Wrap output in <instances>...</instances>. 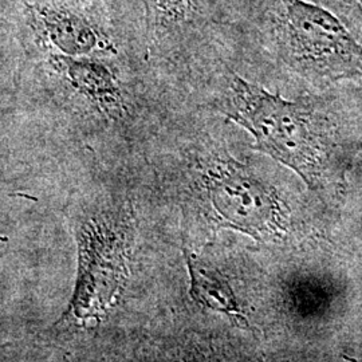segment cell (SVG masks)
<instances>
[{
	"mask_svg": "<svg viewBox=\"0 0 362 362\" xmlns=\"http://www.w3.org/2000/svg\"><path fill=\"white\" fill-rule=\"evenodd\" d=\"M224 115L254 137V149L293 169L311 189L341 179V161L330 128L308 103L233 76Z\"/></svg>",
	"mask_w": 362,
	"mask_h": 362,
	"instance_id": "obj_1",
	"label": "cell"
},
{
	"mask_svg": "<svg viewBox=\"0 0 362 362\" xmlns=\"http://www.w3.org/2000/svg\"><path fill=\"white\" fill-rule=\"evenodd\" d=\"M132 227L124 211H101L77 231L76 290L59 324L93 326L115 306L128 278Z\"/></svg>",
	"mask_w": 362,
	"mask_h": 362,
	"instance_id": "obj_2",
	"label": "cell"
},
{
	"mask_svg": "<svg viewBox=\"0 0 362 362\" xmlns=\"http://www.w3.org/2000/svg\"><path fill=\"white\" fill-rule=\"evenodd\" d=\"M200 187L219 227L257 240L285 231L281 200L270 184L233 156L215 152L200 164Z\"/></svg>",
	"mask_w": 362,
	"mask_h": 362,
	"instance_id": "obj_3",
	"label": "cell"
},
{
	"mask_svg": "<svg viewBox=\"0 0 362 362\" xmlns=\"http://www.w3.org/2000/svg\"><path fill=\"white\" fill-rule=\"evenodd\" d=\"M287 59L318 79L362 76V47L334 15L305 0H279Z\"/></svg>",
	"mask_w": 362,
	"mask_h": 362,
	"instance_id": "obj_4",
	"label": "cell"
},
{
	"mask_svg": "<svg viewBox=\"0 0 362 362\" xmlns=\"http://www.w3.org/2000/svg\"><path fill=\"white\" fill-rule=\"evenodd\" d=\"M28 26L40 40L65 57H100L115 52L104 28L65 0L26 3Z\"/></svg>",
	"mask_w": 362,
	"mask_h": 362,
	"instance_id": "obj_5",
	"label": "cell"
},
{
	"mask_svg": "<svg viewBox=\"0 0 362 362\" xmlns=\"http://www.w3.org/2000/svg\"><path fill=\"white\" fill-rule=\"evenodd\" d=\"M54 67L70 88L100 115L119 118L127 112L121 82L110 66L98 57H65L52 54Z\"/></svg>",
	"mask_w": 362,
	"mask_h": 362,
	"instance_id": "obj_6",
	"label": "cell"
},
{
	"mask_svg": "<svg viewBox=\"0 0 362 362\" xmlns=\"http://www.w3.org/2000/svg\"><path fill=\"white\" fill-rule=\"evenodd\" d=\"M184 258L191 281L189 294L194 303L206 310L224 314L230 318H235V321L246 324L231 286L220 275V272L187 248L184 250Z\"/></svg>",
	"mask_w": 362,
	"mask_h": 362,
	"instance_id": "obj_7",
	"label": "cell"
},
{
	"mask_svg": "<svg viewBox=\"0 0 362 362\" xmlns=\"http://www.w3.org/2000/svg\"><path fill=\"white\" fill-rule=\"evenodd\" d=\"M207 0H143L148 28L164 34L188 22Z\"/></svg>",
	"mask_w": 362,
	"mask_h": 362,
	"instance_id": "obj_8",
	"label": "cell"
}]
</instances>
